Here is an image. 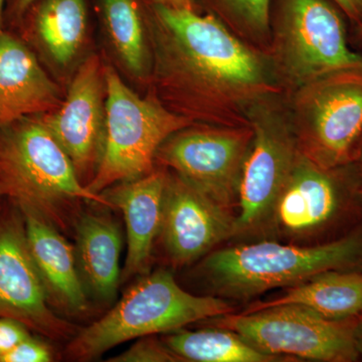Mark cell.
Masks as SVG:
<instances>
[{
  "label": "cell",
  "instance_id": "6da1fadb",
  "mask_svg": "<svg viewBox=\"0 0 362 362\" xmlns=\"http://www.w3.org/2000/svg\"><path fill=\"white\" fill-rule=\"evenodd\" d=\"M148 30L154 96L194 123L250 125L255 105L284 92L268 57L213 16L152 4Z\"/></svg>",
  "mask_w": 362,
  "mask_h": 362
},
{
  "label": "cell",
  "instance_id": "7a4b0ae2",
  "mask_svg": "<svg viewBox=\"0 0 362 362\" xmlns=\"http://www.w3.org/2000/svg\"><path fill=\"white\" fill-rule=\"evenodd\" d=\"M0 188L4 197L40 214L58 230L75 221L80 202L114 209L103 194L90 192L82 182L40 115L0 127Z\"/></svg>",
  "mask_w": 362,
  "mask_h": 362
},
{
  "label": "cell",
  "instance_id": "3957f363",
  "mask_svg": "<svg viewBox=\"0 0 362 362\" xmlns=\"http://www.w3.org/2000/svg\"><path fill=\"white\" fill-rule=\"evenodd\" d=\"M233 312L225 300L190 294L170 272L159 270L136 283L106 315L76 335L66 354L73 361H93L124 342Z\"/></svg>",
  "mask_w": 362,
  "mask_h": 362
},
{
  "label": "cell",
  "instance_id": "277c9868",
  "mask_svg": "<svg viewBox=\"0 0 362 362\" xmlns=\"http://www.w3.org/2000/svg\"><path fill=\"white\" fill-rule=\"evenodd\" d=\"M106 124L101 160L87 187L102 194L118 183L154 170L157 150L194 121L169 110L156 96L140 97L117 71L105 66Z\"/></svg>",
  "mask_w": 362,
  "mask_h": 362
},
{
  "label": "cell",
  "instance_id": "5b68a950",
  "mask_svg": "<svg viewBox=\"0 0 362 362\" xmlns=\"http://www.w3.org/2000/svg\"><path fill=\"white\" fill-rule=\"evenodd\" d=\"M362 259V239L349 235L315 247L259 242L226 247L209 255L204 270L220 291L250 297L295 286L318 274L356 266Z\"/></svg>",
  "mask_w": 362,
  "mask_h": 362
},
{
  "label": "cell",
  "instance_id": "8992f818",
  "mask_svg": "<svg viewBox=\"0 0 362 362\" xmlns=\"http://www.w3.org/2000/svg\"><path fill=\"white\" fill-rule=\"evenodd\" d=\"M267 57L284 90L362 71V54L349 47L341 16L327 0H280Z\"/></svg>",
  "mask_w": 362,
  "mask_h": 362
},
{
  "label": "cell",
  "instance_id": "52a82bcc",
  "mask_svg": "<svg viewBox=\"0 0 362 362\" xmlns=\"http://www.w3.org/2000/svg\"><path fill=\"white\" fill-rule=\"evenodd\" d=\"M290 120L298 148L326 170L362 153V71H343L292 90Z\"/></svg>",
  "mask_w": 362,
  "mask_h": 362
},
{
  "label": "cell",
  "instance_id": "ba28073f",
  "mask_svg": "<svg viewBox=\"0 0 362 362\" xmlns=\"http://www.w3.org/2000/svg\"><path fill=\"white\" fill-rule=\"evenodd\" d=\"M213 326L238 333L255 349L277 356L349 362L358 356L356 328L298 305L214 317Z\"/></svg>",
  "mask_w": 362,
  "mask_h": 362
},
{
  "label": "cell",
  "instance_id": "9c48e42d",
  "mask_svg": "<svg viewBox=\"0 0 362 362\" xmlns=\"http://www.w3.org/2000/svg\"><path fill=\"white\" fill-rule=\"evenodd\" d=\"M254 130L247 126L194 124L169 136L156 162L232 211L239 204L240 180Z\"/></svg>",
  "mask_w": 362,
  "mask_h": 362
},
{
  "label": "cell",
  "instance_id": "30bf717a",
  "mask_svg": "<svg viewBox=\"0 0 362 362\" xmlns=\"http://www.w3.org/2000/svg\"><path fill=\"white\" fill-rule=\"evenodd\" d=\"M280 96L266 98L249 112L254 139L240 180L235 235L250 232L271 218L300 153L289 111L279 102Z\"/></svg>",
  "mask_w": 362,
  "mask_h": 362
},
{
  "label": "cell",
  "instance_id": "8fae6325",
  "mask_svg": "<svg viewBox=\"0 0 362 362\" xmlns=\"http://www.w3.org/2000/svg\"><path fill=\"white\" fill-rule=\"evenodd\" d=\"M0 317L20 321L51 339L75 333L71 323L52 310L28 247L25 216L7 197L0 199Z\"/></svg>",
  "mask_w": 362,
  "mask_h": 362
},
{
  "label": "cell",
  "instance_id": "7c38bea8",
  "mask_svg": "<svg viewBox=\"0 0 362 362\" xmlns=\"http://www.w3.org/2000/svg\"><path fill=\"white\" fill-rule=\"evenodd\" d=\"M40 117L87 185L101 160L106 124L105 66L99 57L90 56L78 66L65 100Z\"/></svg>",
  "mask_w": 362,
  "mask_h": 362
},
{
  "label": "cell",
  "instance_id": "4fadbf2b",
  "mask_svg": "<svg viewBox=\"0 0 362 362\" xmlns=\"http://www.w3.org/2000/svg\"><path fill=\"white\" fill-rule=\"evenodd\" d=\"M160 235L171 263L187 265L235 235V216L180 175H168Z\"/></svg>",
  "mask_w": 362,
  "mask_h": 362
},
{
  "label": "cell",
  "instance_id": "5bb4252c",
  "mask_svg": "<svg viewBox=\"0 0 362 362\" xmlns=\"http://www.w3.org/2000/svg\"><path fill=\"white\" fill-rule=\"evenodd\" d=\"M331 171L300 152L271 216L283 233L309 235L334 218L341 206V195Z\"/></svg>",
  "mask_w": 362,
  "mask_h": 362
},
{
  "label": "cell",
  "instance_id": "9a60e30c",
  "mask_svg": "<svg viewBox=\"0 0 362 362\" xmlns=\"http://www.w3.org/2000/svg\"><path fill=\"white\" fill-rule=\"evenodd\" d=\"M61 90L33 52L6 32L0 35V127L42 115L62 104Z\"/></svg>",
  "mask_w": 362,
  "mask_h": 362
},
{
  "label": "cell",
  "instance_id": "2e32d148",
  "mask_svg": "<svg viewBox=\"0 0 362 362\" xmlns=\"http://www.w3.org/2000/svg\"><path fill=\"white\" fill-rule=\"evenodd\" d=\"M168 175L165 169H157L118 183L103 194L114 209L122 211L125 221L128 249L123 280L141 275L148 268L154 240L160 235Z\"/></svg>",
  "mask_w": 362,
  "mask_h": 362
},
{
  "label": "cell",
  "instance_id": "e0dca14e",
  "mask_svg": "<svg viewBox=\"0 0 362 362\" xmlns=\"http://www.w3.org/2000/svg\"><path fill=\"white\" fill-rule=\"evenodd\" d=\"M21 211L30 254L49 305L68 315L86 313L89 303L75 250L49 221L33 211Z\"/></svg>",
  "mask_w": 362,
  "mask_h": 362
},
{
  "label": "cell",
  "instance_id": "ac0fdd59",
  "mask_svg": "<svg viewBox=\"0 0 362 362\" xmlns=\"http://www.w3.org/2000/svg\"><path fill=\"white\" fill-rule=\"evenodd\" d=\"M76 256L85 284L100 301L110 302L121 281L122 235L111 216L84 214L76 221Z\"/></svg>",
  "mask_w": 362,
  "mask_h": 362
},
{
  "label": "cell",
  "instance_id": "d6986e66",
  "mask_svg": "<svg viewBox=\"0 0 362 362\" xmlns=\"http://www.w3.org/2000/svg\"><path fill=\"white\" fill-rule=\"evenodd\" d=\"M279 305H298L334 321L361 315L362 272H324L290 288L283 296L252 305L244 313Z\"/></svg>",
  "mask_w": 362,
  "mask_h": 362
},
{
  "label": "cell",
  "instance_id": "ffe728a7",
  "mask_svg": "<svg viewBox=\"0 0 362 362\" xmlns=\"http://www.w3.org/2000/svg\"><path fill=\"white\" fill-rule=\"evenodd\" d=\"M33 6V32L40 45L58 65H69L84 44L85 0H40Z\"/></svg>",
  "mask_w": 362,
  "mask_h": 362
},
{
  "label": "cell",
  "instance_id": "44dd1931",
  "mask_svg": "<svg viewBox=\"0 0 362 362\" xmlns=\"http://www.w3.org/2000/svg\"><path fill=\"white\" fill-rule=\"evenodd\" d=\"M164 343L180 361L276 362L284 356H271L255 349L238 333L225 328L173 331Z\"/></svg>",
  "mask_w": 362,
  "mask_h": 362
},
{
  "label": "cell",
  "instance_id": "7402d4cb",
  "mask_svg": "<svg viewBox=\"0 0 362 362\" xmlns=\"http://www.w3.org/2000/svg\"><path fill=\"white\" fill-rule=\"evenodd\" d=\"M105 25L117 56L129 73L144 78L151 71L144 21L136 0H103Z\"/></svg>",
  "mask_w": 362,
  "mask_h": 362
},
{
  "label": "cell",
  "instance_id": "603a6c76",
  "mask_svg": "<svg viewBox=\"0 0 362 362\" xmlns=\"http://www.w3.org/2000/svg\"><path fill=\"white\" fill-rule=\"evenodd\" d=\"M228 28L255 49L271 47V0H214Z\"/></svg>",
  "mask_w": 362,
  "mask_h": 362
},
{
  "label": "cell",
  "instance_id": "cb8c5ba5",
  "mask_svg": "<svg viewBox=\"0 0 362 362\" xmlns=\"http://www.w3.org/2000/svg\"><path fill=\"white\" fill-rule=\"evenodd\" d=\"M109 361L113 362H171L180 358L166 346L152 337L140 338L129 349Z\"/></svg>",
  "mask_w": 362,
  "mask_h": 362
},
{
  "label": "cell",
  "instance_id": "d4e9b609",
  "mask_svg": "<svg viewBox=\"0 0 362 362\" xmlns=\"http://www.w3.org/2000/svg\"><path fill=\"white\" fill-rule=\"evenodd\" d=\"M52 361L51 347L30 335L14 349L0 356V362H49Z\"/></svg>",
  "mask_w": 362,
  "mask_h": 362
},
{
  "label": "cell",
  "instance_id": "484cf974",
  "mask_svg": "<svg viewBox=\"0 0 362 362\" xmlns=\"http://www.w3.org/2000/svg\"><path fill=\"white\" fill-rule=\"evenodd\" d=\"M30 335V329L20 321L0 317V356L14 349Z\"/></svg>",
  "mask_w": 362,
  "mask_h": 362
},
{
  "label": "cell",
  "instance_id": "4316f807",
  "mask_svg": "<svg viewBox=\"0 0 362 362\" xmlns=\"http://www.w3.org/2000/svg\"><path fill=\"white\" fill-rule=\"evenodd\" d=\"M338 6L344 11L347 16L352 21H358L361 20V0H334Z\"/></svg>",
  "mask_w": 362,
  "mask_h": 362
},
{
  "label": "cell",
  "instance_id": "83f0119b",
  "mask_svg": "<svg viewBox=\"0 0 362 362\" xmlns=\"http://www.w3.org/2000/svg\"><path fill=\"white\" fill-rule=\"evenodd\" d=\"M152 4L180 9H194L192 0H152Z\"/></svg>",
  "mask_w": 362,
  "mask_h": 362
},
{
  "label": "cell",
  "instance_id": "f1b7e54d",
  "mask_svg": "<svg viewBox=\"0 0 362 362\" xmlns=\"http://www.w3.org/2000/svg\"><path fill=\"white\" fill-rule=\"evenodd\" d=\"M37 1V0H13L11 11L16 18H21Z\"/></svg>",
  "mask_w": 362,
  "mask_h": 362
},
{
  "label": "cell",
  "instance_id": "f546056e",
  "mask_svg": "<svg viewBox=\"0 0 362 362\" xmlns=\"http://www.w3.org/2000/svg\"><path fill=\"white\" fill-rule=\"evenodd\" d=\"M356 342L357 347H358V351H362V321L361 326L358 328H356Z\"/></svg>",
  "mask_w": 362,
  "mask_h": 362
},
{
  "label": "cell",
  "instance_id": "4dcf8cb0",
  "mask_svg": "<svg viewBox=\"0 0 362 362\" xmlns=\"http://www.w3.org/2000/svg\"><path fill=\"white\" fill-rule=\"evenodd\" d=\"M4 0H0V35H1L2 32V11H4Z\"/></svg>",
  "mask_w": 362,
  "mask_h": 362
},
{
  "label": "cell",
  "instance_id": "1f68e13d",
  "mask_svg": "<svg viewBox=\"0 0 362 362\" xmlns=\"http://www.w3.org/2000/svg\"><path fill=\"white\" fill-rule=\"evenodd\" d=\"M359 159H361V194H362V153L361 157H359Z\"/></svg>",
  "mask_w": 362,
  "mask_h": 362
},
{
  "label": "cell",
  "instance_id": "d6a6232c",
  "mask_svg": "<svg viewBox=\"0 0 362 362\" xmlns=\"http://www.w3.org/2000/svg\"><path fill=\"white\" fill-rule=\"evenodd\" d=\"M361 25L362 26V0H361Z\"/></svg>",
  "mask_w": 362,
  "mask_h": 362
},
{
  "label": "cell",
  "instance_id": "836d02e7",
  "mask_svg": "<svg viewBox=\"0 0 362 362\" xmlns=\"http://www.w3.org/2000/svg\"><path fill=\"white\" fill-rule=\"evenodd\" d=\"M1 197H4V194H2L1 188H0V199H1Z\"/></svg>",
  "mask_w": 362,
  "mask_h": 362
}]
</instances>
